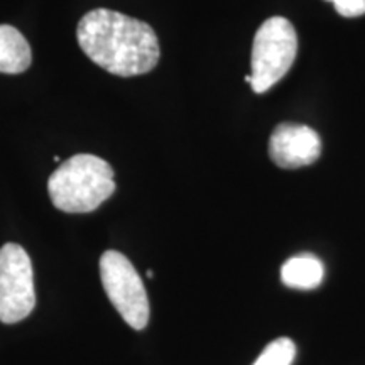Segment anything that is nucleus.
<instances>
[{
  "mask_svg": "<svg viewBox=\"0 0 365 365\" xmlns=\"http://www.w3.org/2000/svg\"><path fill=\"white\" fill-rule=\"evenodd\" d=\"M296 357V345L293 340L281 336L271 341L262 354L259 355L254 365H291Z\"/></svg>",
  "mask_w": 365,
  "mask_h": 365,
  "instance_id": "nucleus-9",
  "label": "nucleus"
},
{
  "mask_svg": "<svg viewBox=\"0 0 365 365\" xmlns=\"http://www.w3.org/2000/svg\"><path fill=\"white\" fill-rule=\"evenodd\" d=\"M100 277L105 293L125 323L143 330L149 323V299L144 282L135 267L117 250H107L100 257Z\"/></svg>",
  "mask_w": 365,
  "mask_h": 365,
  "instance_id": "nucleus-4",
  "label": "nucleus"
},
{
  "mask_svg": "<svg viewBox=\"0 0 365 365\" xmlns=\"http://www.w3.org/2000/svg\"><path fill=\"white\" fill-rule=\"evenodd\" d=\"M76 39L95 65L122 78L149 73L161 56L158 36L148 22L108 9L86 12Z\"/></svg>",
  "mask_w": 365,
  "mask_h": 365,
  "instance_id": "nucleus-1",
  "label": "nucleus"
},
{
  "mask_svg": "<svg viewBox=\"0 0 365 365\" xmlns=\"http://www.w3.org/2000/svg\"><path fill=\"white\" fill-rule=\"evenodd\" d=\"M325 277V267L318 257L301 254L287 259L281 267V279L291 289H317Z\"/></svg>",
  "mask_w": 365,
  "mask_h": 365,
  "instance_id": "nucleus-8",
  "label": "nucleus"
},
{
  "mask_svg": "<svg viewBox=\"0 0 365 365\" xmlns=\"http://www.w3.org/2000/svg\"><path fill=\"white\" fill-rule=\"evenodd\" d=\"M33 53L21 31L14 26H0V73L19 75L31 66Z\"/></svg>",
  "mask_w": 365,
  "mask_h": 365,
  "instance_id": "nucleus-7",
  "label": "nucleus"
},
{
  "mask_svg": "<svg viewBox=\"0 0 365 365\" xmlns=\"http://www.w3.org/2000/svg\"><path fill=\"white\" fill-rule=\"evenodd\" d=\"M245 81H247V83L250 85V83H252V76H250V75H247V76H245Z\"/></svg>",
  "mask_w": 365,
  "mask_h": 365,
  "instance_id": "nucleus-11",
  "label": "nucleus"
},
{
  "mask_svg": "<svg viewBox=\"0 0 365 365\" xmlns=\"http://www.w3.org/2000/svg\"><path fill=\"white\" fill-rule=\"evenodd\" d=\"M48 191L54 207L66 213H90L115 191L113 170L93 154H76L49 176Z\"/></svg>",
  "mask_w": 365,
  "mask_h": 365,
  "instance_id": "nucleus-2",
  "label": "nucleus"
},
{
  "mask_svg": "<svg viewBox=\"0 0 365 365\" xmlns=\"http://www.w3.org/2000/svg\"><path fill=\"white\" fill-rule=\"evenodd\" d=\"M344 17H360L365 14V0H328Z\"/></svg>",
  "mask_w": 365,
  "mask_h": 365,
  "instance_id": "nucleus-10",
  "label": "nucleus"
},
{
  "mask_svg": "<svg viewBox=\"0 0 365 365\" xmlns=\"http://www.w3.org/2000/svg\"><path fill=\"white\" fill-rule=\"evenodd\" d=\"M298 54V34L284 17L264 21L252 44V90L264 93L271 90L293 66Z\"/></svg>",
  "mask_w": 365,
  "mask_h": 365,
  "instance_id": "nucleus-3",
  "label": "nucleus"
},
{
  "mask_svg": "<svg viewBox=\"0 0 365 365\" xmlns=\"http://www.w3.org/2000/svg\"><path fill=\"white\" fill-rule=\"evenodd\" d=\"M36 307L34 272L31 257L21 245L0 249V322L17 323Z\"/></svg>",
  "mask_w": 365,
  "mask_h": 365,
  "instance_id": "nucleus-5",
  "label": "nucleus"
},
{
  "mask_svg": "<svg viewBox=\"0 0 365 365\" xmlns=\"http://www.w3.org/2000/svg\"><path fill=\"white\" fill-rule=\"evenodd\" d=\"M322 154V139L312 127L279 124L269 139V156L282 170H298L317 163Z\"/></svg>",
  "mask_w": 365,
  "mask_h": 365,
  "instance_id": "nucleus-6",
  "label": "nucleus"
}]
</instances>
